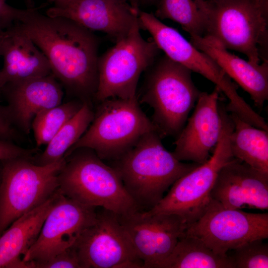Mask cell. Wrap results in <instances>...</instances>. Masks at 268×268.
Wrapping results in <instances>:
<instances>
[{
	"mask_svg": "<svg viewBox=\"0 0 268 268\" xmlns=\"http://www.w3.org/2000/svg\"><path fill=\"white\" fill-rule=\"evenodd\" d=\"M91 102H84L78 112L68 121L49 142L45 150L32 161L45 165L60 160L82 135L92 121L94 111Z\"/></svg>",
	"mask_w": 268,
	"mask_h": 268,
	"instance_id": "obj_24",
	"label": "cell"
},
{
	"mask_svg": "<svg viewBox=\"0 0 268 268\" xmlns=\"http://www.w3.org/2000/svg\"><path fill=\"white\" fill-rule=\"evenodd\" d=\"M59 191L80 203L120 215L139 211L116 171L92 149L77 148L64 156Z\"/></svg>",
	"mask_w": 268,
	"mask_h": 268,
	"instance_id": "obj_3",
	"label": "cell"
},
{
	"mask_svg": "<svg viewBox=\"0 0 268 268\" xmlns=\"http://www.w3.org/2000/svg\"><path fill=\"white\" fill-rule=\"evenodd\" d=\"M84 102L73 99L38 113L31 125L37 146L48 144L64 125L78 112Z\"/></svg>",
	"mask_w": 268,
	"mask_h": 268,
	"instance_id": "obj_26",
	"label": "cell"
},
{
	"mask_svg": "<svg viewBox=\"0 0 268 268\" xmlns=\"http://www.w3.org/2000/svg\"><path fill=\"white\" fill-rule=\"evenodd\" d=\"M229 113L233 125L230 136L233 157L268 174V131L254 126L233 113Z\"/></svg>",
	"mask_w": 268,
	"mask_h": 268,
	"instance_id": "obj_22",
	"label": "cell"
},
{
	"mask_svg": "<svg viewBox=\"0 0 268 268\" xmlns=\"http://www.w3.org/2000/svg\"><path fill=\"white\" fill-rule=\"evenodd\" d=\"M155 16L179 23L190 37L204 35L205 0H160Z\"/></svg>",
	"mask_w": 268,
	"mask_h": 268,
	"instance_id": "obj_25",
	"label": "cell"
},
{
	"mask_svg": "<svg viewBox=\"0 0 268 268\" xmlns=\"http://www.w3.org/2000/svg\"><path fill=\"white\" fill-rule=\"evenodd\" d=\"M23 10L9 5L5 0H0V31L18 22Z\"/></svg>",
	"mask_w": 268,
	"mask_h": 268,
	"instance_id": "obj_31",
	"label": "cell"
},
{
	"mask_svg": "<svg viewBox=\"0 0 268 268\" xmlns=\"http://www.w3.org/2000/svg\"><path fill=\"white\" fill-rule=\"evenodd\" d=\"M98 103L87 129L65 156L76 148L87 147L103 160L111 161L130 149L145 134L158 131L141 110L136 96L108 98Z\"/></svg>",
	"mask_w": 268,
	"mask_h": 268,
	"instance_id": "obj_6",
	"label": "cell"
},
{
	"mask_svg": "<svg viewBox=\"0 0 268 268\" xmlns=\"http://www.w3.org/2000/svg\"><path fill=\"white\" fill-rule=\"evenodd\" d=\"M157 131L144 134L111 166L120 176L139 211H148L179 178L199 166L175 158L162 144Z\"/></svg>",
	"mask_w": 268,
	"mask_h": 268,
	"instance_id": "obj_2",
	"label": "cell"
},
{
	"mask_svg": "<svg viewBox=\"0 0 268 268\" xmlns=\"http://www.w3.org/2000/svg\"><path fill=\"white\" fill-rule=\"evenodd\" d=\"M33 159L0 161V235L16 219L41 205L59 189L65 158L39 165Z\"/></svg>",
	"mask_w": 268,
	"mask_h": 268,
	"instance_id": "obj_8",
	"label": "cell"
},
{
	"mask_svg": "<svg viewBox=\"0 0 268 268\" xmlns=\"http://www.w3.org/2000/svg\"><path fill=\"white\" fill-rule=\"evenodd\" d=\"M138 17L128 33L98 61V86L93 100L111 98L128 99L136 96L138 82L158 57L160 50L152 38L144 39Z\"/></svg>",
	"mask_w": 268,
	"mask_h": 268,
	"instance_id": "obj_9",
	"label": "cell"
},
{
	"mask_svg": "<svg viewBox=\"0 0 268 268\" xmlns=\"http://www.w3.org/2000/svg\"></svg>",
	"mask_w": 268,
	"mask_h": 268,
	"instance_id": "obj_34",
	"label": "cell"
},
{
	"mask_svg": "<svg viewBox=\"0 0 268 268\" xmlns=\"http://www.w3.org/2000/svg\"><path fill=\"white\" fill-rule=\"evenodd\" d=\"M95 209L69 199L59 191L36 240L22 261L44 262L71 247L80 234L96 220Z\"/></svg>",
	"mask_w": 268,
	"mask_h": 268,
	"instance_id": "obj_13",
	"label": "cell"
},
{
	"mask_svg": "<svg viewBox=\"0 0 268 268\" xmlns=\"http://www.w3.org/2000/svg\"><path fill=\"white\" fill-rule=\"evenodd\" d=\"M220 92L216 86L211 93L201 92L193 113L176 137L172 152L178 160L201 164L209 158L221 130Z\"/></svg>",
	"mask_w": 268,
	"mask_h": 268,
	"instance_id": "obj_16",
	"label": "cell"
},
{
	"mask_svg": "<svg viewBox=\"0 0 268 268\" xmlns=\"http://www.w3.org/2000/svg\"><path fill=\"white\" fill-rule=\"evenodd\" d=\"M72 246L82 268H144L118 215L104 208Z\"/></svg>",
	"mask_w": 268,
	"mask_h": 268,
	"instance_id": "obj_12",
	"label": "cell"
},
{
	"mask_svg": "<svg viewBox=\"0 0 268 268\" xmlns=\"http://www.w3.org/2000/svg\"><path fill=\"white\" fill-rule=\"evenodd\" d=\"M157 268H234L227 255L214 253L201 239L186 233Z\"/></svg>",
	"mask_w": 268,
	"mask_h": 268,
	"instance_id": "obj_23",
	"label": "cell"
},
{
	"mask_svg": "<svg viewBox=\"0 0 268 268\" xmlns=\"http://www.w3.org/2000/svg\"><path fill=\"white\" fill-rule=\"evenodd\" d=\"M0 139L12 142L19 139L18 130L13 125L6 106L0 105Z\"/></svg>",
	"mask_w": 268,
	"mask_h": 268,
	"instance_id": "obj_30",
	"label": "cell"
},
{
	"mask_svg": "<svg viewBox=\"0 0 268 268\" xmlns=\"http://www.w3.org/2000/svg\"><path fill=\"white\" fill-rule=\"evenodd\" d=\"M58 195V190L44 203L14 221L0 235V268H27L20 256L23 257L36 240Z\"/></svg>",
	"mask_w": 268,
	"mask_h": 268,
	"instance_id": "obj_21",
	"label": "cell"
},
{
	"mask_svg": "<svg viewBox=\"0 0 268 268\" xmlns=\"http://www.w3.org/2000/svg\"><path fill=\"white\" fill-rule=\"evenodd\" d=\"M211 200L231 209H268V174L234 158L219 171Z\"/></svg>",
	"mask_w": 268,
	"mask_h": 268,
	"instance_id": "obj_17",
	"label": "cell"
},
{
	"mask_svg": "<svg viewBox=\"0 0 268 268\" xmlns=\"http://www.w3.org/2000/svg\"><path fill=\"white\" fill-rule=\"evenodd\" d=\"M191 43L210 57L231 79L250 95L256 107L268 99V62L254 64L231 54L213 38L190 37Z\"/></svg>",
	"mask_w": 268,
	"mask_h": 268,
	"instance_id": "obj_20",
	"label": "cell"
},
{
	"mask_svg": "<svg viewBox=\"0 0 268 268\" xmlns=\"http://www.w3.org/2000/svg\"><path fill=\"white\" fill-rule=\"evenodd\" d=\"M43 52L52 73L74 99L91 102L98 86L99 41L92 31L67 18L23 9L18 22Z\"/></svg>",
	"mask_w": 268,
	"mask_h": 268,
	"instance_id": "obj_1",
	"label": "cell"
},
{
	"mask_svg": "<svg viewBox=\"0 0 268 268\" xmlns=\"http://www.w3.org/2000/svg\"><path fill=\"white\" fill-rule=\"evenodd\" d=\"M160 0H138L139 5L140 4H147V5H152L156 4L158 3Z\"/></svg>",
	"mask_w": 268,
	"mask_h": 268,
	"instance_id": "obj_32",
	"label": "cell"
},
{
	"mask_svg": "<svg viewBox=\"0 0 268 268\" xmlns=\"http://www.w3.org/2000/svg\"><path fill=\"white\" fill-rule=\"evenodd\" d=\"M47 15L69 19L87 29L104 32L115 41L125 36L139 9L126 0H52Z\"/></svg>",
	"mask_w": 268,
	"mask_h": 268,
	"instance_id": "obj_15",
	"label": "cell"
},
{
	"mask_svg": "<svg viewBox=\"0 0 268 268\" xmlns=\"http://www.w3.org/2000/svg\"><path fill=\"white\" fill-rule=\"evenodd\" d=\"M264 240H253L232 250V254L228 256L234 268H268V245Z\"/></svg>",
	"mask_w": 268,
	"mask_h": 268,
	"instance_id": "obj_27",
	"label": "cell"
},
{
	"mask_svg": "<svg viewBox=\"0 0 268 268\" xmlns=\"http://www.w3.org/2000/svg\"><path fill=\"white\" fill-rule=\"evenodd\" d=\"M37 151V148H25L14 142L0 139V161L19 157L32 159Z\"/></svg>",
	"mask_w": 268,
	"mask_h": 268,
	"instance_id": "obj_29",
	"label": "cell"
},
{
	"mask_svg": "<svg viewBox=\"0 0 268 268\" xmlns=\"http://www.w3.org/2000/svg\"><path fill=\"white\" fill-rule=\"evenodd\" d=\"M144 72L137 99L152 108L151 120L162 138L176 137L201 93L192 80V71L164 55Z\"/></svg>",
	"mask_w": 268,
	"mask_h": 268,
	"instance_id": "obj_5",
	"label": "cell"
},
{
	"mask_svg": "<svg viewBox=\"0 0 268 268\" xmlns=\"http://www.w3.org/2000/svg\"><path fill=\"white\" fill-rule=\"evenodd\" d=\"M221 130L212 154L204 163L184 175L171 186L166 195L149 214H175L180 216L187 226L204 213L210 201V193L220 169L234 158L230 145L233 125L225 106L220 107Z\"/></svg>",
	"mask_w": 268,
	"mask_h": 268,
	"instance_id": "obj_7",
	"label": "cell"
},
{
	"mask_svg": "<svg viewBox=\"0 0 268 268\" xmlns=\"http://www.w3.org/2000/svg\"><path fill=\"white\" fill-rule=\"evenodd\" d=\"M185 233L201 239L216 254L227 255L245 243L268 238V213L225 208L211 200L204 213L187 226Z\"/></svg>",
	"mask_w": 268,
	"mask_h": 268,
	"instance_id": "obj_11",
	"label": "cell"
},
{
	"mask_svg": "<svg viewBox=\"0 0 268 268\" xmlns=\"http://www.w3.org/2000/svg\"><path fill=\"white\" fill-rule=\"evenodd\" d=\"M118 217L144 268H157L187 228L185 220L175 214H149L137 210Z\"/></svg>",
	"mask_w": 268,
	"mask_h": 268,
	"instance_id": "obj_14",
	"label": "cell"
},
{
	"mask_svg": "<svg viewBox=\"0 0 268 268\" xmlns=\"http://www.w3.org/2000/svg\"><path fill=\"white\" fill-rule=\"evenodd\" d=\"M10 119L18 130L28 134L35 116L62 103L63 87L52 73L9 82L0 89Z\"/></svg>",
	"mask_w": 268,
	"mask_h": 268,
	"instance_id": "obj_18",
	"label": "cell"
},
{
	"mask_svg": "<svg viewBox=\"0 0 268 268\" xmlns=\"http://www.w3.org/2000/svg\"><path fill=\"white\" fill-rule=\"evenodd\" d=\"M0 89L9 82L52 73L47 58L18 22L0 31Z\"/></svg>",
	"mask_w": 268,
	"mask_h": 268,
	"instance_id": "obj_19",
	"label": "cell"
},
{
	"mask_svg": "<svg viewBox=\"0 0 268 268\" xmlns=\"http://www.w3.org/2000/svg\"><path fill=\"white\" fill-rule=\"evenodd\" d=\"M26 263L27 268H82L78 255L73 246L45 262Z\"/></svg>",
	"mask_w": 268,
	"mask_h": 268,
	"instance_id": "obj_28",
	"label": "cell"
},
{
	"mask_svg": "<svg viewBox=\"0 0 268 268\" xmlns=\"http://www.w3.org/2000/svg\"><path fill=\"white\" fill-rule=\"evenodd\" d=\"M204 35L254 64L268 62V0H205Z\"/></svg>",
	"mask_w": 268,
	"mask_h": 268,
	"instance_id": "obj_4",
	"label": "cell"
},
{
	"mask_svg": "<svg viewBox=\"0 0 268 268\" xmlns=\"http://www.w3.org/2000/svg\"><path fill=\"white\" fill-rule=\"evenodd\" d=\"M134 8L139 9L138 0H126Z\"/></svg>",
	"mask_w": 268,
	"mask_h": 268,
	"instance_id": "obj_33",
	"label": "cell"
},
{
	"mask_svg": "<svg viewBox=\"0 0 268 268\" xmlns=\"http://www.w3.org/2000/svg\"><path fill=\"white\" fill-rule=\"evenodd\" d=\"M140 29L147 31L160 50L173 61L213 83L222 92L229 103L226 106L247 122L253 121L257 113L239 94L231 79L207 54L188 41L176 29L161 22L152 13L139 10Z\"/></svg>",
	"mask_w": 268,
	"mask_h": 268,
	"instance_id": "obj_10",
	"label": "cell"
}]
</instances>
